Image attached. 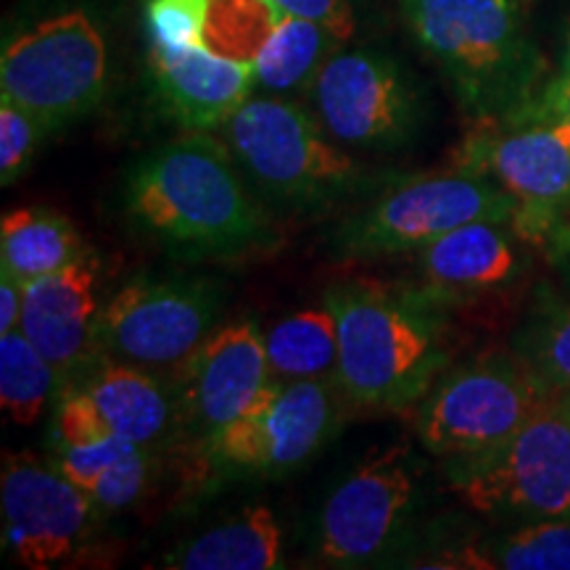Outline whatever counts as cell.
Wrapping results in <instances>:
<instances>
[{"mask_svg":"<svg viewBox=\"0 0 570 570\" xmlns=\"http://www.w3.org/2000/svg\"><path fill=\"white\" fill-rule=\"evenodd\" d=\"M235 164L225 140L188 130L132 169L127 212L140 230L175 254H244L267 240V217Z\"/></svg>","mask_w":570,"mask_h":570,"instance_id":"cell-1","label":"cell"},{"mask_svg":"<svg viewBox=\"0 0 570 570\" xmlns=\"http://www.w3.org/2000/svg\"><path fill=\"white\" fill-rule=\"evenodd\" d=\"M425 53L479 122H504L547 82L515 0H402Z\"/></svg>","mask_w":570,"mask_h":570,"instance_id":"cell-2","label":"cell"},{"mask_svg":"<svg viewBox=\"0 0 570 570\" xmlns=\"http://www.w3.org/2000/svg\"><path fill=\"white\" fill-rule=\"evenodd\" d=\"M436 298L396 296L375 283H338L325 304L338 325L336 386L367 410H399L431 389L444 365Z\"/></svg>","mask_w":570,"mask_h":570,"instance_id":"cell-3","label":"cell"},{"mask_svg":"<svg viewBox=\"0 0 570 570\" xmlns=\"http://www.w3.org/2000/svg\"><path fill=\"white\" fill-rule=\"evenodd\" d=\"M109 90V42L96 17L63 9L11 35L0 53V96L46 130L80 119Z\"/></svg>","mask_w":570,"mask_h":570,"instance_id":"cell-4","label":"cell"},{"mask_svg":"<svg viewBox=\"0 0 570 570\" xmlns=\"http://www.w3.org/2000/svg\"><path fill=\"white\" fill-rule=\"evenodd\" d=\"M558 391L518 352H487L452 370L417 412V436L431 454L465 460L508 441Z\"/></svg>","mask_w":570,"mask_h":570,"instance_id":"cell-5","label":"cell"},{"mask_svg":"<svg viewBox=\"0 0 570 570\" xmlns=\"http://www.w3.org/2000/svg\"><path fill=\"white\" fill-rule=\"evenodd\" d=\"M302 104L252 96L225 125V142L248 177L281 202H327L360 180V169L325 138Z\"/></svg>","mask_w":570,"mask_h":570,"instance_id":"cell-6","label":"cell"},{"mask_svg":"<svg viewBox=\"0 0 570 570\" xmlns=\"http://www.w3.org/2000/svg\"><path fill=\"white\" fill-rule=\"evenodd\" d=\"M449 481L483 515L570 518V415L560 394L499 446L449 460Z\"/></svg>","mask_w":570,"mask_h":570,"instance_id":"cell-7","label":"cell"},{"mask_svg":"<svg viewBox=\"0 0 570 570\" xmlns=\"http://www.w3.org/2000/svg\"><path fill=\"white\" fill-rule=\"evenodd\" d=\"M458 169L487 175L515 198L512 227L529 246L570 248V127L481 122Z\"/></svg>","mask_w":570,"mask_h":570,"instance_id":"cell-8","label":"cell"},{"mask_svg":"<svg viewBox=\"0 0 570 570\" xmlns=\"http://www.w3.org/2000/svg\"><path fill=\"white\" fill-rule=\"evenodd\" d=\"M219 309L223 296L209 281L135 277L104 306L98 348L122 365L183 373L212 336Z\"/></svg>","mask_w":570,"mask_h":570,"instance_id":"cell-9","label":"cell"},{"mask_svg":"<svg viewBox=\"0 0 570 570\" xmlns=\"http://www.w3.org/2000/svg\"><path fill=\"white\" fill-rule=\"evenodd\" d=\"M515 198L487 175L458 173L417 177L396 185L356 217L338 235V246L348 254L377 256L420 252L454 227L479 219L510 223Z\"/></svg>","mask_w":570,"mask_h":570,"instance_id":"cell-10","label":"cell"},{"mask_svg":"<svg viewBox=\"0 0 570 570\" xmlns=\"http://www.w3.org/2000/svg\"><path fill=\"white\" fill-rule=\"evenodd\" d=\"M346 46L327 59L309 90L320 122L338 142L356 148L410 140L420 119V96L407 71L386 53Z\"/></svg>","mask_w":570,"mask_h":570,"instance_id":"cell-11","label":"cell"},{"mask_svg":"<svg viewBox=\"0 0 570 570\" xmlns=\"http://www.w3.org/2000/svg\"><path fill=\"white\" fill-rule=\"evenodd\" d=\"M333 394L327 381H273L209 441L219 465L283 475L317 452L333 425Z\"/></svg>","mask_w":570,"mask_h":570,"instance_id":"cell-12","label":"cell"},{"mask_svg":"<svg viewBox=\"0 0 570 570\" xmlns=\"http://www.w3.org/2000/svg\"><path fill=\"white\" fill-rule=\"evenodd\" d=\"M415 499V470L404 444L375 452L327 497L320 518V552L336 566L375 560Z\"/></svg>","mask_w":570,"mask_h":570,"instance_id":"cell-13","label":"cell"},{"mask_svg":"<svg viewBox=\"0 0 570 570\" xmlns=\"http://www.w3.org/2000/svg\"><path fill=\"white\" fill-rule=\"evenodd\" d=\"M0 504L6 544L32 570H48L75 554L92 515L90 497L77 483L30 454H6Z\"/></svg>","mask_w":570,"mask_h":570,"instance_id":"cell-14","label":"cell"},{"mask_svg":"<svg viewBox=\"0 0 570 570\" xmlns=\"http://www.w3.org/2000/svg\"><path fill=\"white\" fill-rule=\"evenodd\" d=\"M273 383L265 336L248 320L225 325L190 356L180 373L183 412L206 444L252 407Z\"/></svg>","mask_w":570,"mask_h":570,"instance_id":"cell-15","label":"cell"},{"mask_svg":"<svg viewBox=\"0 0 570 570\" xmlns=\"http://www.w3.org/2000/svg\"><path fill=\"white\" fill-rule=\"evenodd\" d=\"M169 423L173 404L161 383L146 370L114 362L67 394L56 420V439L59 444L122 439L148 449L169 431Z\"/></svg>","mask_w":570,"mask_h":570,"instance_id":"cell-16","label":"cell"},{"mask_svg":"<svg viewBox=\"0 0 570 570\" xmlns=\"http://www.w3.org/2000/svg\"><path fill=\"white\" fill-rule=\"evenodd\" d=\"M98 262L85 254L69 267L24 285L19 331L40 348L61 377L75 373L98 348Z\"/></svg>","mask_w":570,"mask_h":570,"instance_id":"cell-17","label":"cell"},{"mask_svg":"<svg viewBox=\"0 0 570 570\" xmlns=\"http://www.w3.org/2000/svg\"><path fill=\"white\" fill-rule=\"evenodd\" d=\"M156 96L185 130L212 132L230 122L254 96V63H238L204 48H167L151 42L148 53Z\"/></svg>","mask_w":570,"mask_h":570,"instance_id":"cell-18","label":"cell"},{"mask_svg":"<svg viewBox=\"0 0 570 570\" xmlns=\"http://www.w3.org/2000/svg\"><path fill=\"white\" fill-rule=\"evenodd\" d=\"M523 244L515 227L499 219L454 227L420 248V273L428 296L452 302L510 288L525 269Z\"/></svg>","mask_w":570,"mask_h":570,"instance_id":"cell-19","label":"cell"},{"mask_svg":"<svg viewBox=\"0 0 570 570\" xmlns=\"http://www.w3.org/2000/svg\"><path fill=\"white\" fill-rule=\"evenodd\" d=\"M80 256H85L80 233L59 212L30 206L3 214L0 265L21 285L59 273Z\"/></svg>","mask_w":570,"mask_h":570,"instance_id":"cell-20","label":"cell"},{"mask_svg":"<svg viewBox=\"0 0 570 570\" xmlns=\"http://www.w3.org/2000/svg\"><path fill=\"white\" fill-rule=\"evenodd\" d=\"M283 531L269 508H246L238 518L202 533L167 568L180 570H273L281 566Z\"/></svg>","mask_w":570,"mask_h":570,"instance_id":"cell-21","label":"cell"},{"mask_svg":"<svg viewBox=\"0 0 570 570\" xmlns=\"http://www.w3.org/2000/svg\"><path fill=\"white\" fill-rule=\"evenodd\" d=\"M341 46L346 42L315 21L283 17L254 63L256 88H265L273 96H309L317 75Z\"/></svg>","mask_w":570,"mask_h":570,"instance_id":"cell-22","label":"cell"},{"mask_svg":"<svg viewBox=\"0 0 570 570\" xmlns=\"http://www.w3.org/2000/svg\"><path fill=\"white\" fill-rule=\"evenodd\" d=\"M265 344L273 381H336L338 325L327 304L281 320Z\"/></svg>","mask_w":570,"mask_h":570,"instance_id":"cell-23","label":"cell"},{"mask_svg":"<svg viewBox=\"0 0 570 570\" xmlns=\"http://www.w3.org/2000/svg\"><path fill=\"white\" fill-rule=\"evenodd\" d=\"M454 568L570 570V518L525 520L504 537L462 550Z\"/></svg>","mask_w":570,"mask_h":570,"instance_id":"cell-24","label":"cell"},{"mask_svg":"<svg viewBox=\"0 0 570 570\" xmlns=\"http://www.w3.org/2000/svg\"><path fill=\"white\" fill-rule=\"evenodd\" d=\"M283 17L273 0H204L198 48L238 63H256Z\"/></svg>","mask_w":570,"mask_h":570,"instance_id":"cell-25","label":"cell"},{"mask_svg":"<svg viewBox=\"0 0 570 570\" xmlns=\"http://www.w3.org/2000/svg\"><path fill=\"white\" fill-rule=\"evenodd\" d=\"M59 377V370L19 327L0 333V407L13 423H38Z\"/></svg>","mask_w":570,"mask_h":570,"instance_id":"cell-26","label":"cell"},{"mask_svg":"<svg viewBox=\"0 0 570 570\" xmlns=\"http://www.w3.org/2000/svg\"><path fill=\"white\" fill-rule=\"evenodd\" d=\"M518 354L544 377L558 394L570 391V304L550 306L525 327L518 341Z\"/></svg>","mask_w":570,"mask_h":570,"instance_id":"cell-27","label":"cell"},{"mask_svg":"<svg viewBox=\"0 0 570 570\" xmlns=\"http://www.w3.org/2000/svg\"><path fill=\"white\" fill-rule=\"evenodd\" d=\"M46 125L17 101L0 96V185H11L32 159Z\"/></svg>","mask_w":570,"mask_h":570,"instance_id":"cell-28","label":"cell"},{"mask_svg":"<svg viewBox=\"0 0 570 570\" xmlns=\"http://www.w3.org/2000/svg\"><path fill=\"white\" fill-rule=\"evenodd\" d=\"M204 0H146L151 42L167 48H198Z\"/></svg>","mask_w":570,"mask_h":570,"instance_id":"cell-29","label":"cell"},{"mask_svg":"<svg viewBox=\"0 0 570 570\" xmlns=\"http://www.w3.org/2000/svg\"><path fill=\"white\" fill-rule=\"evenodd\" d=\"M148 481V458L146 449L132 446L122 460L104 473L88 489L92 508L98 510H122L142 494Z\"/></svg>","mask_w":570,"mask_h":570,"instance_id":"cell-30","label":"cell"},{"mask_svg":"<svg viewBox=\"0 0 570 570\" xmlns=\"http://www.w3.org/2000/svg\"><path fill=\"white\" fill-rule=\"evenodd\" d=\"M285 17L315 21L336 35L338 40L348 42L356 32V13L352 0H273Z\"/></svg>","mask_w":570,"mask_h":570,"instance_id":"cell-31","label":"cell"},{"mask_svg":"<svg viewBox=\"0 0 570 570\" xmlns=\"http://www.w3.org/2000/svg\"><path fill=\"white\" fill-rule=\"evenodd\" d=\"M547 122L570 127V75H558L541 85V90L523 109L504 119V125Z\"/></svg>","mask_w":570,"mask_h":570,"instance_id":"cell-32","label":"cell"},{"mask_svg":"<svg viewBox=\"0 0 570 570\" xmlns=\"http://www.w3.org/2000/svg\"><path fill=\"white\" fill-rule=\"evenodd\" d=\"M24 309V285L11 275H0V333L17 331Z\"/></svg>","mask_w":570,"mask_h":570,"instance_id":"cell-33","label":"cell"},{"mask_svg":"<svg viewBox=\"0 0 570 570\" xmlns=\"http://www.w3.org/2000/svg\"><path fill=\"white\" fill-rule=\"evenodd\" d=\"M560 75H570V27H568V32H566V46H562Z\"/></svg>","mask_w":570,"mask_h":570,"instance_id":"cell-34","label":"cell"},{"mask_svg":"<svg viewBox=\"0 0 570 570\" xmlns=\"http://www.w3.org/2000/svg\"><path fill=\"white\" fill-rule=\"evenodd\" d=\"M560 399H562V404H566V410H568V415H570V391H568V394H560Z\"/></svg>","mask_w":570,"mask_h":570,"instance_id":"cell-35","label":"cell"}]
</instances>
